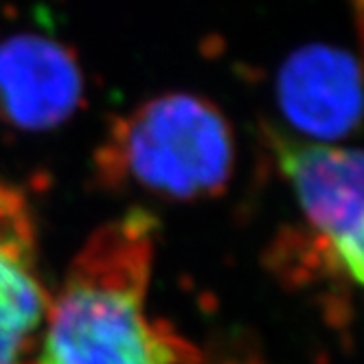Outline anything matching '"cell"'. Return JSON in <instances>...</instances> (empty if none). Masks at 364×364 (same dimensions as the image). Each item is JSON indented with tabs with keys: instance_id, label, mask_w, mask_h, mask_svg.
<instances>
[{
	"instance_id": "obj_2",
	"label": "cell",
	"mask_w": 364,
	"mask_h": 364,
	"mask_svg": "<svg viewBox=\"0 0 364 364\" xmlns=\"http://www.w3.org/2000/svg\"><path fill=\"white\" fill-rule=\"evenodd\" d=\"M235 167V136L215 103L167 92L121 117L97 151L110 189L193 202L222 193Z\"/></svg>"
},
{
	"instance_id": "obj_6",
	"label": "cell",
	"mask_w": 364,
	"mask_h": 364,
	"mask_svg": "<svg viewBox=\"0 0 364 364\" xmlns=\"http://www.w3.org/2000/svg\"><path fill=\"white\" fill-rule=\"evenodd\" d=\"M277 99L299 132L321 141L345 139L360 121L358 64L336 46L301 48L279 70Z\"/></svg>"
},
{
	"instance_id": "obj_1",
	"label": "cell",
	"mask_w": 364,
	"mask_h": 364,
	"mask_svg": "<svg viewBox=\"0 0 364 364\" xmlns=\"http://www.w3.org/2000/svg\"><path fill=\"white\" fill-rule=\"evenodd\" d=\"M154 250L145 211L97 228L50 303L38 364H189V343L147 314Z\"/></svg>"
},
{
	"instance_id": "obj_4",
	"label": "cell",
	"mask_w": 364,
	"mask_h": 364,
	"mask_svg": "<svg viewBox=\"0 0 364 364\" xmlns=\"http://www.w3.org/2000/svg\"><path fill=\"white\" fill-rule=\"evenodd\" d=\"M82 99V66L62 42L40 33L0 42V121L44 132L70 119Z\"/></svg>"
},
{
	"instance_id": "obj_5",
	"label": "cell",
	"mask_w": 364,
	"mask_h": 364,
	"mask_svg": "<svg viewBox=\"0 0 364 364\" xmlns=\"http://www.w3.org/2000/svg\"><path fill=\"white\" fill-rule=\"evenodd\" d=\"M50 303L31 209L20 191L0 182V364H38Z\"/></svg>"
},
{
	"instance_id": "obj_3",
	"label": "cell",
	"mask_w": 364,
	"mask_h": 364,
	"mask_svg": "<svg viewBox=\"0 0 364 364\" xmlns=\"http://www.w3.org/2000/svg\"><path fill=\"white\" fill-rule=\"evenodd\" d=\"M272 149L305 222L277 246L279 264L343 288L362 283V156L325 143L272 134Z\"/></svg>"
}]
</instances>
